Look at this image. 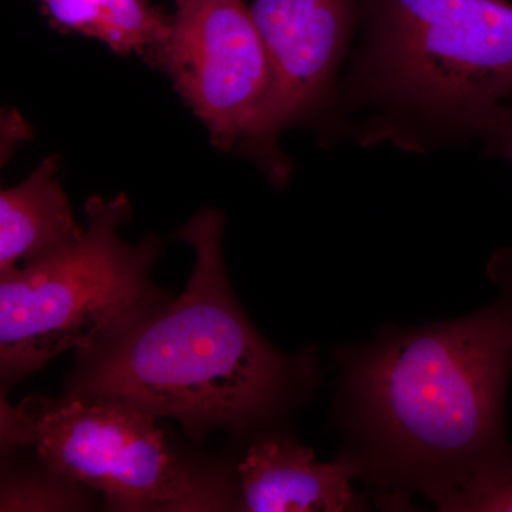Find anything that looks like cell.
I'll return each mask as SVG.
<instances>
[{"label": "cell", "instance_id": "cell-1", "mask_svg": "<svg viewBox=\"0 0 512 512\" xmlns=\"http://www.w3.org/2000/svg\"><path fill=\"white\" fill-rule=\"evenodd\" d=\"M497 301L450 322L393 329L342 356L360 473L419 488L437 505L512 463L504 399L512 367V256L495 258Z\"/></svg>", "mask_w": 512, "mask_h": 512}, {"label": "cell", "instance_id": "cell-2", "mask_svg": "<svg viewBox=\"0 0 512 512\" xmlns=\"http://www.w3.org/2000/svg\"><path fill=\"white\" fill-rule=\"evenodd\" d=\"M224 220L198 212L178 232L195 251V268L174 302L160 303L79 353L70 396L114 400L180 421L201 434L244 430L284 402L291 363L239 308L225 271Z\"/></svg>", "mask_w": 512, "mask_h": 512}, {"label": "cell", "instance_id": "cell-3", "mask_svg": "<svg viewBox=\"0 0 512 512\" xmlns=\"http://www.w3.org/2000/svg\"><path fill=\"white\" fill-rule=\"evenodd\" d=\"M360 19L336 106L362 146L426 153L477 138L512 99L510 0H362Z\"/></svg>", "mask_w": 512, "mask_h": 512}, {"label": "cell", "instance_id": "cell-4", "mask_svg": "<svg viewBox=\"0 0 512 512\" xmlns=\"http://www.w3.org/2000/svg\"><path fill=\"white\" fill-rule=\"evenodd\" d=\"M82 237L45 258L0 274V373L19 382L60 353L87 352L154 306L150 271L160 242L120 237L131 215L124 195L86 204Z\"/></svg>", "mask_w": 512, "mask_h": 512}, {"label": "cell", "instance_id": "cell-5", "mask_svg": "<svg viewBox=\"0 0 512 512\" xmlns=\"http://www.w3.org/2000/svg\"><path fill=\"white\" fill-rule=\"evenodd\" d=\"M2 440L33 448L66 483L121 511L221 510L225 495L168 447L153 414L114 400L30 397L2 402Z\"/></svg>", "mask_w": 512, "mask_h": 512}, {"label": "cell", "instance_id": "cell-6", "mask_svg": "<svg viewBox=\"0 0 512 512\" xmlns=\"http://www.w3.org/2000/svg\"><path fill=\"white\" fill-rule=\"evenodd\" d=\"M156 66L173 79L215 146L242 147L264 109L271 67L245 0H175Z\"/></svg>", "mask_w": 512, "mask_h": 512}, {"label": "cell", "instance_id": "cell-7", "mask_svg": "<svg viewBox=\"0 0 512 512\" xmlns=\"http://www.w3.org/2000/svg\"><path fill=\"white\" fill-rule=\"evenodd\" d=\"M264 42L271 86L245 150L276 187L291 165L278 138L286 128L312 119L338 101V74L362 16L360 0H252Z\"/></svg>", "mask_w": 512, "mask_h": 512}, {"label": "cell", "instance_id": "cell-8", "mask_svg": "<svg viewBox=\"0 0 512 512\" xmlns=\"http://www.w3.org/2000/svg\"><path fill=\"white\" fill-rule=\"evenodd\" d=\"M352 458L319 463L311 448L266 440L249 448L238 466L241 507L251 512L352 510Z\"/></svg>", "mask_w": 512, "mask_h": 512}, {"label": "cell", "instance_id": "cell-9", "mask_svg": "<svg viewBox=\"0 0 512 512\" xmlns=\"http://www.w3.org/2000/svg\"><path fill=\"white\" fill-rule=\"evenodd\" d=\"M56 173V158H46L23 183L0 194V274L82 237Z\"/></svg>", "mask_w": 512, "mask_h": 512}, {"label": "cell", "instance_id": "cell-10", "mask_svg": "<svg viewBox=\"0 0 512 512\" xmlns=\"http://www.w3.org/2000/svg\"><path fill=\"white\" fill-rule=\"evenodd\" d=\"M53 25L92 37L119 55L156 64L171 33V16L151 0H37Z\"/></svg>", "mask_w": 512, "mask_h": 512}, {"label": "cell", "instance_id": "cell-11", "mask_svg": "<svg viewBox=\"0 0 512 512\" xmlns=\"http://www.w3.org/2000/svg\"><path fill=\"white\" fill-rule=\"evenodd\" d=\"M439 507L446 511L512 512V463L474 478Z\"/></svg>", "mask_w": 512, "mask_h": 512}, {"label": "cell", "instance_id": "cell-12", "mask_svg": "<svg viewBox=\"0 0 512 512\" xmlns=\"http://www.w3.org/2000/svg\"><path fill=\"white\" fill-rule=\"evenodd\" d=\"M477 138L483 141L487 156L504 158L512 163V104L497 107Z\"/></svg>", "mask_w": 512, "mask_h": 512}]
</instances>
